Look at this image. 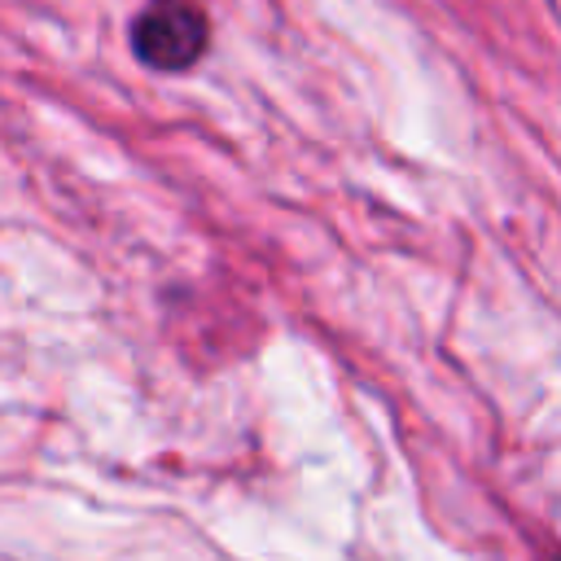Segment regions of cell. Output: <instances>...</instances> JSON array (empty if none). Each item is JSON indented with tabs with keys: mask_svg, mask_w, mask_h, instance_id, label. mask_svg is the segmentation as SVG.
<instances>
[{
	"mask_svg": "<svg viewBox=\"0 0 561 561\" xmlns=\"http://www.w3.org/2000/svg\"><path fill=\"white\" fill-rule=\"evenodd\" d=\"M210 26L193 0H153L131 22V48L153 70H184L206 53Z\"/></svg>",
	"mask_w": 561,
	"mask_h": 561,
	"instance_id": "obj_1",
	"label": "cell"
}]
</instances>
